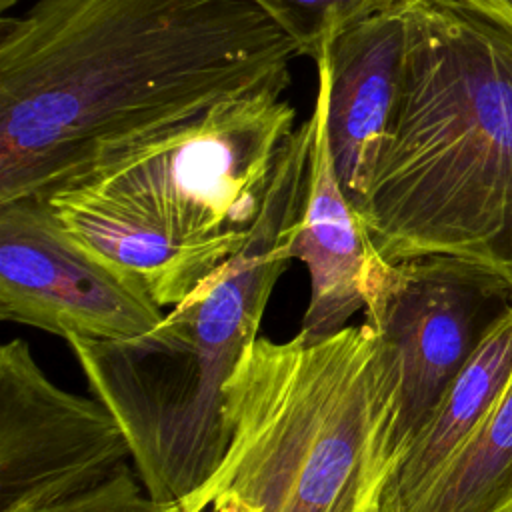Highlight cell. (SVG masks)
I'll return each instance as SVG.
<instances>
[{
    "instance_id": "cell-1",
    "label": "cell",
    "mask_w": 512,
    "mask_h": 512,
    "mask_svg": "<svg viewBox=\"0 0 512 512\" xmlns=\"http://www.w3.org/2000/svg\"><path fill=\"white\" fill-rule=\"evenodd\" d=\"M298 44L252 0H38L0 20V204L208 108L286 90Z\"/></svg>"
},
{
    "instance_id": "cell-10",
    "label": "cell",
    "mask_w": 512,
    "mask_h": 512,
    "mask_svg": "<svg viewBox=\"0 0 512 512\" xmlns=\"http://www.w3.org/2000/svg\"><path fill=\"white\" fill-rule=\"evenodd\" d=\"M314 62L318 86L312 108L318 124L306 198L286 248L288 258L302 260L310 274V302L298 332L304 340L336 334L364 308V276L376 250L332 162L326 136L328 68L322 56Z\"/></svg>"
},
{
    "instance_id": "cell-5",
    "label": "cell",
    "mask_w": 512,
    "mask_h": 512,
    "mask_svg": "<svg viewBox=\"0 0 512 512\" xmlns=\"http://www.w3.org/2000/svg\"><path fill=\"white\" fill-rule=\"evenodd\" d=\"M284 92L224 100L102 156L62 188L82 190L178 240L244 244L280 150L296 130Z\"/></svg>"
},
{
    "instance_id": "cell-14",
    "label": "cell",
    "mask_w": 512,
    "mask_h": 512,
    "mask_svg": "<svg viewBox=\"0 0 512 512\" xmlns=\"http://www.w3.org/2000/svg\"><path fill=\"white\" fill-rule=\"evenodd\" d=\"M300 48L316 60L350 24L384 8L392 0H252Z\"/></svg>"
},
{
    "instance_id": "cell-3",
    "label": "cell",
    "mask_w": 512,
    "mask_h": 512,
    "mask_svg": "<svg viewBox=\"0 0 512 512\" xmlns=\"http://www.w3.org/2000/svg\"><path fill=\"white\" fill-rule=\"evenodd\" d=\"M316 124L312 108L284 142L246 242L154 328L122 340H66L156 500L182 502L222 462L224 386L258 338L268 298L292 262L286 248L306 198Z\"/></svg>"
},
{
    "instance_id": "cell-8",
    "label": "cell",
    "mask_w": 512,
    "mask_h": 512,
    "mask_svg": "<svg viewBox=\"0 0 512 512\" xmlns=\"http://www.w3.org/2000/svg\"><path fill=\"white\" fill-rule=\"evenodd\" d=\"M130 444L98 400L54 384L22 338L0 348V512H22L84 492Z\"/></svg>"
},
{
    "instance_id": "cell-7",
    "label": "cell",
    "mask_w": 512,
    "mask_h": 512,
    "mask_svg": "<svg viewBox=\"0 0 512 512\" xmlns=\"http://www.w3.org/2000/svg\"><path fill=\"white\" fill-rule=\"evenodd\" d=\"M162 316L144 284L78 242L46 198L0 204L2 320L64 340H122Z\"/></svg>"
},
{
    "instance_id": "cell-15",
    "label": "cell",
    "mask_w": 512,
    "mask_h": 512,
    "mask_svg": "<svg viewBox=\"0 0 512 512\" xmlns=\"http://www.w3.org/2000/svg\"><path fill=\"white\" fill-rule=\"evenodd\" d=\"M22 512H186L180 502L156 500L124 462L100 484L70 498Z\"/></svg>"
},
{
    "instance_id": "cell-13",
    "label": "cell",
    "mask_w": 512,
    "mask_h": 512,
    "mask_svg": "<svg viewBox=\"0 0 512 512\" xmlns=\"http://www.w3.org/2000/svg\"><path fill=\"white\" fill-rule=\"evenodd\" d=\"M406 512H512V380Z\"/></svg>"
},
{
    "instance_id": "cell-4",
    "label": "cell",
    "mask_w": 512,
    "mask_h": 512,
    "mask_svg": "<svg viewBox=\"0 0 512 512\" xmlns=\"http://www.w3.org/2000/svg\"><path fill=\"white\" fill-rule=\"evenodd\" d=\"M226 452L180 504L234 492L264 512H392L398 376L368 324L288 342L256 338L224 386Z\"/></svg>"
},
{
    "instance_id": "cell-16",
    "label": "cell",
    "mask_w": 512,
    "mask_h": 512,
    "mask_svg": "<svg viewBox=\"0 0 512 512\" xmlns=\"http://www.w3.org/2000/svg\"><path fill=\"white\" fill-rule=\"evenodd\" d=\"M212 512H264V510L234 492H222L220 496L214 498Z\"/></svg>"
},
{
    "instance_id": "cell-12",
    "label": "cell",
    "mask_w": 512,
    "mask_h": 512,
    "mask_svg": "<svg viewBox=\"0 0 512 512\" xmlns=\"http://www.w3.org/2000/svg\"><path fill=\"white\" fill-rule=\"evenodd\" d=\"M512 380V304L482 336L442 400L402 454L392 488V512H406L438 470L488 418Z\"/></svg>"
},
{
    "instance_id": "cell-9",
    "label": "cell",
    "mask_w": 512,
    "mask_h": 512,
    "mask_svg": "<svg viewBox=\"0 0 512 512\" xmlns=\"http://www.w3.org/2000/svg\"><path fill=\"white\" fill-rule=\"evenodd\" d=\"M404 46V8L392 0L344 28L320 54L328 68V146L354 208L394 116Z\"/></svg>"
},
{
    "instance_id": "cell-11",
    "label": "cell",
    "mask_w": 512,
    "mask_h": 512,
    "mask_svg": "<svg viewBox=\"0 0 512 512\" xmlns=\"http://www.w3.org/2000/svg\"><path fill=\"white\" fill-rule=\"evenodd\" d=\"M46 200L78 242L136 276L158 306L178 304L242 246L172 238L76 188H60Z\"/></svg>"
},
{
    "instance_id": "cell-6",
    "label": "cell",
    "mask_w": 512,
    "mask_h": 512,
    "mask_svg": "<svg viewBox=\"0 0 512 512\" xmlns=\"http://www.w3.org/2000/svg\"><path fill=\"white\" fill-rule=\"evenodd\" d=\"M362 290L364 322L384 338L396 364L402 458L482 336L512 304V288L454 256L386 260L374 250Z\"/></svg>"
},
{
    "instance_id": "cell-18",
    "label": "cell",
    "mask_w": 512,
    "mask_h": 512,
    "mask_svg": "<svg viewBox=\"0 0 512 512\" xmlns=\"http://www.w3.org/2000/svg\"><path fill=\"white\" fill-rule=\"evenodd\" d=\"M498 2H502L506 8H510V10H512V0H498Z\"/></svg>"
},
{
    "instance_id": "cell-17",
    "label": "cell",
    "mask_w": 512,
    "mask_h": 512,
    "mask_svg": "<svg viewBox=\"0 0 512 512\" xmlns=\"http://www.w3.org/2000/svg\"><path fill=\"white\" fill-rule=\"evenodd\" d=\"M18 0H0V10H8L10 6H14Z\"/></svg>"
},
{
    "instance_id": "cell-2",
    "label": "cell",
    "mask_w": 512,
    "mask_h": 512,
    "mask_svg": "<svg viewBox=\"0 0 512 512\" xmlns=\"http://www.w3.org/2000/svg\"><path fill=\"white\" fill-rule=\"evenodd\" d=\"M400 2L398 100L356 210L386 260L454 256L512 288V10Z\"/></svg>"
}]
</instances>
